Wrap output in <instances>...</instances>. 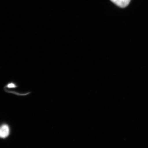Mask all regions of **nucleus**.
I'll return each instance as SVG.
<instances>
[{
	"instance_id": "nucleus-1",
	"label": "nucleus",
	"mask_w": 148,
	"mask_h": 148,
	"mask_svg": "<svg viewBox=\"0 0 148 148\" xmlns=\"http://www.w3.org/2000/svg\"><path fill=\"white\" fill-rule=\"evenodd\" d=\"M10 129L7 125H3L0 129V136L1 138H5L9 135Z\"/></svg>"
},
{
	"instance_id": "nucleus-2",
	"label": "nucleus",
	"mask_w": 148,
	"mask_h": 148,
	"mask_svg": "<svg viewBox=\"0 0 148 148\" xmlns=\"http://www.w3.org/2000/svg\"><path fill=\"white\" fill-rule=\"evenodd\" d=\"M111 1L120 7L125 8L129 5L130 0H111Z\"/></svg>"
},
{
	"instance_id": "nucleus-3",
	"label": "nucleus",
	"mask_w": 148,
	"mask_h": 148,
	"mask_svg": "<svg viewBox=\"0 0 148 148\" xmlns=\"http://www.w3.org/2000/svg\"><path fill=\"white\" fill-rule=\"evenodd\" d=\"M8 87L9 88H14L16 87V86L14 85V84L10 83L8 85Z\"/></svg>"
}]
</instances>
